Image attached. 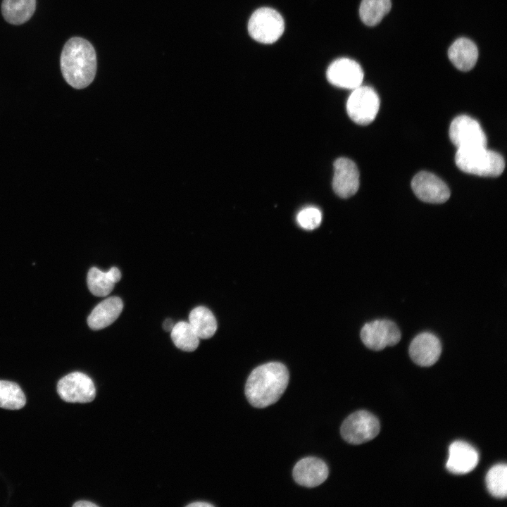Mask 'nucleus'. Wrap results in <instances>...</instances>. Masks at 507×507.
I'll return each instance as SVG.
<instances>
[{"label": "nucleus", "instance_id": "ddd939ff", "mask_svg": "<svg viewBox=\"0 0 507 507\" xmlns=\"http://www.w3.org/2000/svg\"><path fill=\"white\" fill-rule=\"evenodd\" d=\"M408 352L415 363L420 366L429 367L434 365L440 357L441 342L431 332H421L411 341Z\"/></svg>", "mask_w": 507, "mask_h": 507}, {"label": "nucleus", "instance_id": "f8f14e48", "mask_svg": "<svg viewBox=\"0 0 507 507\" xmlns=\"http://www.w3.org/2000/svg\"><path fill=\"white\" fill-rule=\"evenodd\" d=\"M359 187V172L356 163L347 158L342 157L334 162L332 188L341 198L354 195Z\"/></svg>", "mask_w": 507, "mask_h": 507}, {"label": "nucleus", "instance_id": "bb28decb", "mask_svg": "<svg viewBox=\"0 0 507 507\" xmlns=\"http://www.w3.org/2000/svg\"><path fill=\"white\" fill-rule=\"evenodd\" d=\"M174 325L173 321L171 319L168 318L164 321L163 327L165 331L170 332L174 327Z\"/></svg>", "mask_w": 507, "mask_h": 507}, {"label": "nucleus", "instance_id": "f03ea898", "mask_svg": "<svg viewBox=\"0 0 507 507\" xmlns=\"http://www.w3.org/2000/svg\"><path fill=\"white\" fill-rule=\"evenodd\" d=\"M61 70L66 82L75 89L90 84L96 71L94 46L87 39L74 37L68 39L61 52Z\"/></svg>", "mask_w": 507, "mask_h": 507}, {"label": "nucleus", "instance_id": "9b49d317", "mask_svg": "<svg viewBox=\"0 0 507 507\" xmlns=\"http://www.w3.org/2000/svg\"><path fill=\"white\" fill-rule=\"evenodd\" d=\"M327 78L334 86L353 89L361 85L363 71L355 61L342 58L330 65L327 70Z\"/></svg>", "mask_w": 507, "mask_h": 507}, {"label": "nucleus", "instance_id": "20e7f679", "mask_svg": "<svg viewBox=\"0 0 507 507\" xmlns=\"http://www.w3.org/2000/svg\"><path fill=\"white\" fill-rule=\"evenodd\" d=\"M284 22L282 15L275 10L263 7L255 11L248 23L250 36L263 44H272L282 35Z\"/></svg>", "mask_w": 507, "mask_h": 507}, {"label": "nucleus", "instance_id": "5701e85b", "mask_svg": "<svg viewBox=\"0 0 507 507\" xmlns=\"http://www.w3.org/2000/svg\"><path fill=\"white\" fill-rule=\"evenodd\" d=\"M25 403V396L18 384L11 381L0 380V408L18 410L22 408Z\"/></svg>", "mask_w": 507, "mask_h": 507}, {"label": "nucleus", "instance_id": "393cba45", "mask_svg": "<svg viewBox=\"0 0 507 507\" xmlns=\"http://www.w3.org/2000/svg\"><path fill=\"white\" fill-rule=\"evenodd\" d=\"M296 221L299 225L304 230H314L321 223V211L313 206L304 208L298 213Z\"/></svg>", "mask_w": 507, "mask_h": 507}, {"label": "nucleus", "instance_id": "9d476101", "mask_svg": "<svg viewBox=\"0 0 507 507\" xmlns=\"http://www.w3.org/2000/svg\"><path fill=\"white\" fill-rule=\"evenodd\" d=\"M411 187L416 196L427 203H444L450 196L447 185L437 175L427 171H421L413 177Z\"/></svg>", "mask_w": 507, "mask_h": 507}, {"label": "nucleus", "instance_id": "412c9836", "mask_svg": "<svg viewBox=\"0 0 507 507\" xmlns=\"http://www.w3.org/2000/svg\"><path fill=\"white\" fill-rule=\"evenodd\" d=\"M390 0H362L359 15L361 20L368 26L377 25L391 9Z\"/></svg>", "mask_w": 507, "mask_h": 507}, {"label": "nucleus", "instance_id": "423d86ee", "mask_svg": "<svg viewBox=\"0 0 507 507\" xmlns=\"http://www.w3.org/2000/svg\"><path fill=\"white\" fill-rule=\"evenodd\" d=\"M380 99L376 92L368 86H359L353 89L346 102L349 118L358 125L372 123L379 111Z\"/></svg>", "mask_w": 507, "mask_h": 507}, {"label": "nucleus", "instance_id": "1a4fd4ad", "mask_svg": "<svg viewBox=\"0 0 507 507\" xmlns=\"http://www.w3.org/2000/svg\"><path fill=\"white\" fill-rule=\"evenodd\" d=\"M57 392L64 401L89 403L95 398L96 388L88 375L81 372H74L58 382Z\"/></svg>", "mask_w": 507, "mask_h": 507}, {"label": "nucleus", "instance_id": "cd10ccee", "mask_svg": "<svg viewBox=\"0 0 507 507\" xmlns=\"http://www.w3.org/2000/svg\"><path fill=\"white\" fill-rule=\"evenodd\" d=\"M187 506L190 507H211L213 506V504L207 503V502H202V501H195L194 503H189L187 505Z\"/></svg>", "mask_w": 507, "mask_h": 507}, {"label": "nucleus", "instance_id": "a878e982", "mask_svg": "<svg viewBox=\"0 0 507 507\" xmlns=\"http://www.w3.org/2000/svg\"><path fill=\"white\" fill-rule=\"evenodd\" d=\"M73 506L74 507H97L98 506L89 501H79L75 503Z\"/></svg>", "mask_w": 507, "mask_h": 507}, {"label": "nucleus", "instance_id": "0eeeda50", "mask_svg": "<svg viewBox=\"0 0 507 507\" xmlns=\"http://www.w3.org/2000/svg\"><path fill=\"white\" fill-rule=\"evenodd\" d=\"M401 332L397 325L387 319H377L365 323L361 330V338L368 349L381 351L398 344Z\"/></svg>", "mask_w": 507, "mask_h": 507}, {"label": "nucleus", "instance_id": "7ed1b4c3", "mask_svg": "<svg viewBox=\"0 0 507 507\" xmlns=\"http://www.w3.org/2000/svg\"><path fill=\"white\" fill-rule=\"evenodd\" d=\"M455 162L463 172L482 177L499 176L505 168L503 158L487 146L458 149Z\"/></svg>", "mask_w": 507, "mask_h": 507}, {"label": "nucleus", "instance_id": "f257e3e1", "mask_svg": "<svg viewBox=\"0 0 507 507\" xmlns=\"http://www.w3.org/2000/svg\"><path fill=\"white\" fill-rule=\"evenodd\" d=\"M289 382V372L280 362H270L252 370L245 385L248 401L256 408H265L278 401Z\"/></svg>", "mask_w": 507, "mask_h": 507}, {"label": "nucleus", "instance_id": "4be33fe9", "mask_svg": "<svg viewBox=\"0 0 507 507\" xmlns=\"http://www.w3.org/2000/svg\"><path fill=\"white\" fill-rule=\"evenodd\" d=\"M170 332L171 339L178 349L191 352L199 346V337L189 322H178Z\"/></svg>", "mask_w": 507, "mask_h": 507}, {"label": "nucleus", "instance_id": "b1692460", "mask_svg": "<svg viewBox=\"0 0 507 507\" xmlns=\"http://www.w3.org/2000/svg\"><path fill=\"white\" fill-rule=\"evenodd\" d=\"M487 488L492 496L504 499L507 496V466L498 464L493 466L486 475Z\"/></svg>", "mask_w": 507, "mask_h": 507}, {"label": "nucleus", "instance_id": "6ab92c4d", "mask_svg": "<svg viewBox=\"0 0 507 507\" xmlns=\"http://www.w3.org/2000/svg\"><path fill=\"white\" fill-rule=\"evenodd\" d=\"M36 0H3L1 13L4 19L12 25H21L32 16Z\"/></svg>", "mask_w": 507, "mask_h": 507}, {"label": "nucleus", "instance_id": "f3484780", "mask_svg": "<svg viewBox=\"0 0 507 507\" xmlns=\"http://www.w3.org/2000/svg\"><path fill=\"white\" fill-rule=\"evenodd\" d=\"M448 56L451 62L458 70L468 71L475 66L477 61L478 49L470 39L459 38L449 47Z\"/></svg>", "mask_w": 507, "mask_h": 507}, {"label": "nucleus", "instance_id": "dca6fc26", "mask_svg": "<svg viewBox=\"0 0 507 507\" xmlns=\"http://www.w3.org/2000/svg\"><path fill=\"white\" fill-rule=\"evenodd\" d=\"M123 308L122 300L117 296L107 298L92 310L87 318L89 327L98 330L111 325L120 315Z\"/></svg>", "mask_w": 507, "mask_h": 507}, {"label": "nucleus", "instance_id": "2eb2a0df", "mask_svg": "<svg viewBox=\"0 0 507 507\" xmlns=\"http://www.w3.org/2000/svg\"><path fill=\"white\" fill-rule=\"evenodd\" d=\"M479 462L476 449L463 441L453 442L449 449L446 467L453 474L463 475L473 470Z\"/></svg>", "mask_w": 507, "mask_h": 507}, {"label": "nucleus", "instance_id": "aec40b11", "mask_svg": "<svg viewBox=\"0 0 507 507\" xmlns=\"http://www.w3.org/2000/svg\"><path fill=\"white\" fill-rule=\"evenodd\" d=\"M189 323L201 339L211 338L217 330V321L213 313L204 306L194 308L189 313Z\"/></svg>", "mask_w": 507, "mask_h": 507}, {"label": "nucleus", "instance_id": "6e6552de", "mask_svg": "<svg viewBox=\"0 0 507 507\" xmlns=\"http://www.w3.org/2000/svg\"><path fill=\"white\" fill-rule=\"evenodd\" d=\"M449 137L457 149L486 147L487 144L486 134L480 123L466 115L457 116L452 120Z\"/></svg>", "mask_w": 507, "mask_h": 507}, {"label": "nucleus", "instance_id": "39448f33", "mask_svg": "<svg viewBox=\"0 0 507 507\" xmlns=\"http://www.w3.org/2000/svg\"><path fill=\"white\" fill-rule=\"evenodd\" d=\"M378 419L366 411H358L348 416L341 427L342 438L349 444H360L373 439L379 434Z\"/></svg>", "mask_w": 507, "mask_h": 507}, {"label": "nucleus", "instance_id": "a211bd4d", "mask_svg": "<svg viewBox=\"0 0 507 507\" xmlns=\"http://www.w3.org/2000/svg\"><path fill=\"white\" fill-rule=\"evenodd\" d=\"M120 279L121 273L116 267H112L107 272L93 267L87 274V286L94 296H106L113 291L115 283Z\"/></svg>", "mask_w": 507, "mask_h": 507}, {"label": "nucleus", "instance_id": "4468645a", "mask_svg": "<svg viewBox=\"0 0 507 507\" xmlns=\"http://www.w3.org/2000/svg\"><path fill=\"white\" fill-rule=\"evenodd\" d=\"M295 482L306 487H315L324 482L329 474L327 464L315 457H306L299 461L293 468Z\"/></svg>", "mask_w": 507, "mask_h": 507}]
</instances>
